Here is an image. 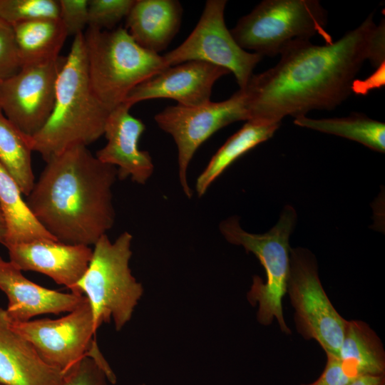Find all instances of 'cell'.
Segmentation results:
<instances>
[{"label": "cell", "mask_w": 385, "mask_h": 385, "mask_svg": "<svg viewBox=\"0 0 385 385\" xmlns=\"http://www.w3.org/2000/svg\"><path fill=\"white\" fill-rule=\"evenodd\" d=\"M279 62L253 74L244 90L248 120L281 124L282 118L304 116L312 110H332L352 92L364 63H385L384 19L376 25L373 14L335 42L314 45L297 41L280 54Z\"/></svg>", "instance_id": "1"}, {"label": "cell", "mask_w": 385, "mask_h": 385, "mask_svg": "<svg viewBox=\"0 0 385 385\" xmlns=\"http://www.w3.org/2000/svg\"><path fill=\"white\" fill-rule=\"evenodd\" d=\"M26 203L58 242L90 246L115 222L113 187L117 168L78 145L50 157Z\"/></svg>", "instance_id": "2"}, {"label": "cell", "mask_w": 385, "mask_h": 385, "mask_svg": "<svg viewBox=\"0 0 385 385\" xmlns=\"http://www.w3.org/2000/svg\"><path fill=\"white\" fill-rule=\"evenodd\" d=\"M110 112L92 89L83 34H78L58 73L51 115L31 137L32 150L46 161L68 148L87 146L103 135Z\"/></svg>", "instance_id": "3"}, {"label": "cell", "mask_w": 385, "mask_h": 385, "mask_svg": "<svg viewBox=\"0 0 385 385\" xmlns=\"http://www.w3.org/2000/svg\"><path fill=\"white\" fill-rule=\"evenodd\" d=\"M83 38L91 86L110 111L136 86L168 67L163 56L140 46L125 28L88 27Z\"/></svg>", "instance_id": "4"}, {"label": "cell", "mask_w": 385, "mask_h": 385, "mask_svg": "<svg viewBox=\"0 0 385 385\" xmlns=\"http://www.w3.org/2000/svg\"><path fill=\"white\" fill-rule=\"evenodd\" d=\"M296 222L295 210L291 205H286L277 224L264 234L244 230L237 216L222 220L219 225L227 242L253 253L265 268L266 282L255 276L247 294L251 304H258V322L262 325H270L276 319L280 330L285 334H291V331L283 317L282 299L286 293L289 272V239Z\"/></svg>", "instance_id": "5"}, {"label": "cell", "mask_w": 385, "mask_h": 385, "mask_svg": "<svg viewBox=\"0 0 385 385\" xmlns=\"http://www.w3.org/2000/svg\"><path fill=\"white\" fill-rule=\"evenodd\" d=\"M133 236L125 231L114 242L107 234L94 245L89 266L78 284L86 294L93 315L94 329L113 318L117 331L130 319L143 289L132 275L129 262Z\"/></svg>", "instance_id": "6"}, {"label": "cell", "mask_w": 385, "mask_h": 385, "mask_svg": "<svg viewBox=\"0 0 385 385\" xmlns=\"http://www.w3.org/2000/svg\"><path fill=\"white\" fill-rule=\"evenodd\" d=\"M327 21V12L318 0H264L230 31L244 50L272 57L291 43L316 35L326 43L333 42Z\"/></svg>", "instance_id": "7"}, {"label": "cell", "mask_w": 385, "mask_h": 385, "mask_svg": "<svg viewBox=\"0 0 385 385\" xmlns=\"http://www.w3.org/2000/svg\"><path fill=\"white\" fill-rule=\"evenodd\" d=\"M295 310L298 332L316 340L326 354L337 356L346 321L335 309L321 284L314 255L304 248H290L287 290Z\"/></svg>", "instance_id": "8"}, {"label": "cell", "mask_w": 385, "mask_h": 385, "mask_svg": "<svg viewBox=\"0 0 385 385\" xmlns=\"http://www.w3.org/2000/svg\"><path fill=\"white\" fill-rule=\"evenodd\" d=\"M154 119L177 145L179 182L185 196L190 198L192 192L188 170L191 160L199 147L215 132L236 121H247L245 91L239 89L227 100L210 101L199 106H168Z\"/></svg>", "instance_id": "9"}, {"label": "cell", "mask_w": 385, "mask_h": 385, "mask_svg": "<svg viewBox=\"0 0 385 385\" xmlns=\"http://www.w3.org/2000/svg\"><path fill=\"white\" fill-rule=\"evenodd\" d=\"M226 0H208L195 29L178 47L163 56L167 66L190 61L219 66L232 73L240 89L247 86L262 56L242 48L227 29Z\"/></svg>", "instance_id": "10"}, {"label": "cell", "mask_w": 385, "mask_h": 385, "mask_svg": "<svg viewBox=\"0 0 385 385\" xmlns=\"http://www.w3.org/2000/svg\"><path fill=\"white\" fill-rule=\"evenodd\" d=\"M66 57L24 65L11 77L0 81V111L29 136L36 135L52 111L56 84Z\"/></svg>", "instance_id": "11"}, {"label": "cell", "mask_w": 385, "mask_h": 385, "mask_svg": "<svg viewBox=\"0 0 385 385\" xmlns=\"http://www.w3.org/2000/svg\"><path fill=\"white\" fill-rule=\"evenodd\" d=\"M8 322L46 363L63 372L86 356L96 339L88 300L59 319Z\"/></svg>", "instance_id": "12"}, {"label": "cell", "mask_w": 385, "mask_h": 385, "mask_svg": "<svg viewBox=\"0 0 385 385\" xmlns=\"http://www.w3.org/2000/svg\"><path fill=\"white\" fill-rule=\"evenodd\" d=\"M230 72L221 66L201 61H190L169 66L136 86L124 103L130 108L145 100L170 98L178 104L194 107L210 101L212 87Z\"/></svg>", "instance_id": "13"}, {"label": "cell", "mask_w": 385, "mask_h": 385, "mask_svg": "<svg viewBox=\"0 0 385 385\" xmlns=\"http://www.w3.org/2000/svg\"><path fill=\"white\" fill-rule=\"evenodd\" d=\"M10 262L19 270L34 271L51 277L77 295L78 284L91 262L93 250L86 245L65 244L53 240H36L10 245Z\"/></svg>", "instance_id": "14"}, {"label": "cell", "mask_w": 385, "mask_h": 385, "mask_svg": "<svg viewBox=\"0 0 385 385\" xmlns=\"http://www.w3.org/2000/svg\"><path fill=\"white\" fill-rule=\"evenodd\" d=\"M130 108L123 103L111 111L103 133L107 143L97 151L96 157L115 166L120 180L130 177L132 181L144 185L154 172V164L150 153L138 148L145 126L130 113Z\"/></svg>", "instance_id": "15"}, {"label": "cell", "mask_w": 385, "mask_h": 385, "mask_svg": "<svg viewBox=\"0 0 385 385\" xmlns=\"http://www.w3.org/2000/svg\"><path fill=\"white\" fill-rule=\"evenodd\" d=\"M0 289L8 299L7 319L24 322L44 314L71 312L88 300L84 295L49 289L30 281L10 261L0 257Z\"/></svg>", "instance_id": "16"}, {"label": "cell", "mask_w": 385, "mask_h": 385, "mask_svg": "<svg viewBox=\"0 0 385 385\" xmlns=\"http://www.w3.org/2000/svg\"><path fill=\"white\" fill-rule=\"evenodd\" d=\"M63 372L46 363L33 345L9 324L0 307V383L4 385H59Z\"/></svg>", "instance_id": "17"}, {"label": "cell", "mask_w": 385, "mask_h": 385, "mask_svg": "<svg viewBox=\"0 0 385 385\" xmlns=\"http://www.w3.org/2000/svg\"><path fill=\"white\" fill-rule=\"evenodd\" d=\"M182 16L178 0H135L125 29L140 46L158 54L179 31Z\"/></svg>", "instance_id": "18"}, {"label": "cell", "mask_w": 385, "mask_h": 385, "mask_svg": "<svg viewBox=\"0 0 385 385\" xmlns=\"http://www.w3.org/2000/svg\"><path fill=\"white\" fill-rule=\"evenodd\" d=\"M22 195L16 182L0 165V209L6 230L4 246L36 240H57L35 218Z\"/></svg>", "instance_id": "19"}, {"label": "cell", "mask_w": 385, "mask_h": 385, "mask_svg": "<svg viewBox=\"0 0 385 385\" xmlns=\"http://www.w3.org/2000/svg\"><path fill=\"white\" fill-rule=\"evenodd\" d=\"M22 66L57 59L68 36L59 18H46L13 25Z\"/></svg>", "instance_id": "20"}, {"label": "cell", "mask_w": 385, "mask_h": 385, "mask_svg": "<svg viewBox=\"0 0 385 385\" xmlns=\"http://www.w3.org/2000/svg\"><path fill=\"white\" fill-rule=\"evenodd\" d=\"M280 124L246 123L231 135L212 157L197 178L195 190L199 197L205 194L212 183L237 159L271 138Z\"/></svg>", "instance_id": "21"}, {"label": "cell", "mask_w": 385, "mask_h": 385, "mask_svg": "<svg viewBox=\"0 0 385 385\" xmlns=\"http://www.w3.org/2000/svg\"><path fill=\"white\" fill-rule=\"evenodd\" d=\"M294 123L322 133L335 135L358 142L379 153L385 150V124L364 114L354 113L342 118H294Z\"/></svg>", "instance_id": "22"}, {"label": "cell", "mask_w": 385, "mask_h": 385, "mask_svg": "<svg viewBox=\"0 0 385 385\" xmlns=\"http://www.w3.org/2000/svg\"><path fill=\"white\" fill-rule=\"evenodd\" d=\"M32 152L31 136L19 130L0 111V165L26 196L35 184Z\"/></svg>", "instance_id": "23"}, {"label": "cell", "mask_w": 385, "mask_h": 385, "mask_svg": "<svg viewBox=\"0 0 385 385\" xmlns=\"http://www.w3.org/2000/svg\"><path fill=\"white\" fill-rule=\"evenodd\" d=\"M337 356L354 361L363 375H384L385 354L383 344L376 334L362 321H346Z\"/></svg>", "instance_id": "24"}, {"label": "cell", "mask_w": 385, "mask_h": 385, "mask_svg": "<svg viewBox=\"0 0 385 385\" xmlns=\"http://www.w3.org/2000/svg\"><path fill=\"white\" fill-rule=\"evenodd\" d=\"M59 17L56 0H0V18L10 24Z\"/></svg>", "instance_id": "25"}, {"label": "cell", "mask_w": 385, "mask_h": 385, "mask_svg": "<svg viewBox=\"0 0 385 385\" xmlns=\"http://www.w3.org/2000/svg\"><path fill=\"white\" fill-rule=\"evenodd\" d=\"M135 0H88V27L112 30L129 14Z\"/></svg>", "instance_id": "26"}, {"label": "cell", "mask_w": 385, "mask_h": 385, "mask_svg": "<svg viewBox=\"0 0 385 385\" xmlns=\"http://www.w3.org/2000/svg\"><path fill=\"white\" fill-rule=\"evenodd\" d=\"M22 67L13 26L0 18V81Z\"/></svg>", "instance_id": "27"}, {"label": "cell", "mask_w": 385, "mask_h": 385, "mask_svg": "<svg viewBox=\"0 0 385 385\" xmlns=\"http://www.w3.org/2000/svg\"><path fill=\"white\" fill-rule=\"evenodd\" d=\"M327 361L319 377L314 382L302 385H350L361 375L356 364L329 354H326Z\"/></svg>", "instance_id": "28"}, {"label": "cell", "mask_w": 385, "mask_h": 385, "mask_svg": "<svg viewBox=\"0 0 385 385\" xmlns=\"http://www.w3.org/2000/svg\"><path fill=\"white\" fill-rule=\"evenodd\" d=\"M105 372L89 356H84L63 372L59 385H108Z\"/></svg>", "instance_id": "29"}, {"label": "cell", "mask_w": 385, "mask_h": 385, "mask_svg": "<svg viewBox=\"0 0 385 385\" xmlns=\"http://www.w3.org/2000/svg\"><path fill=\"white\" fill-rule=\"evenodd\" d=\"M59 19L68 36L83 34L88 24V0H60Z\"/></svg>", "instance_id": "30"}, {"label": "cell", "mask_w": 385, "mask_h": 385, "mask_svg": "<svg viewBox=\"0 0 385 385\" xmlns=\"http://www.w3.org/2000/svg\"><path fill=\"white\" fill-rule=\"evenodd\" d=\"M384 85V63L377 68V71L366 80H355L352 86V92L356 94H365L374 88Z\"/></svg>", "instance_id": "31"}, {"label": "cell", "mask_w": 385, "mask_h": 385, "mask_svg": "<svg viewBox=\"0 0 385 385\" xmlns=\"http://www.w3.org/2000/svg\"><path fill=\"white\" fill-rule=\"evenodd\" d=\"M350 385H385V376L364 375L356 378Z\"/></svg>", "instance_id": "32"}, {"label": "cell", "mask_w": 385, "mask_h": 385, "mask_svg": "<svg viewBox=\"0 0 385 385\" xmlns=\"http://www.w3.org/2000/svg\"><path fill=\"white\" fill-rule=\"evenodd\" d=\"M6 230L4 220L0 218V243L4 245Z\"/></svg>", "instance_id": "33"}, {"label": "cell", "mask_w": 385, "mask_h": 385, "mask_svg": "<svg viewBox=\"0 0 385 385\" xmlns=\"http://www.w3.org/2000/svg\"><path fill=\"white\" fill-rule=\"evenodd\" d=\"M0 218L3 219V217H2V214H1V209H0Z\"/></svg>", "instance_id": "34"}, {"label": "cell", "mask_w": 385, "mask_h": 385, "mask_svg": "<svg viewBox=\"0 0 385 385\" xmlns=\"http://www.w3.org/2000/svg\"><path fill=\"white\" fill-rule=\"evenodd\" d=\"M0 385H4V384H2L0 383Z\"/></svg>", "instance_id": "35"}, {"label": "cell", "mask_w": 385, "mask_h": 385, "mask_svg": "<svg viewBox=\"0 0 385 385\" xmlns=\"http://www.w3.org/2000/svg\"><path fill=\"white\" fill-rule=\"evenodd\" d=\"M139 385H144V384H139Z\"/></svg>", "instance_id": "36"}]
</instances>
